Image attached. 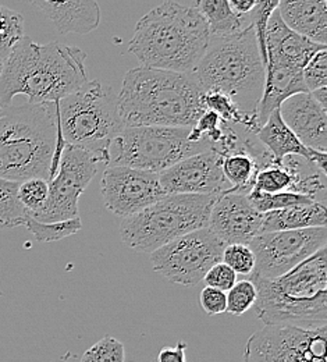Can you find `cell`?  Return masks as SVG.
Returning <instances> with one entry per match:
<instances>
[{
    "mask_svg": "<svg viewBox=\"0 0 327 362\" xmlns=\"http://www.w3.org/2000/svg\"><path fill=\"white\" fill-rule=\"evenodd\" d=\"M187 343L179 341L174 347H165L159 351L156 362H187L186 360Z\"/></svg>",
    "mask_w": 327,
    "mask_h": 362,
    "instance_id": "obj_37",
    "label": "cell"
},
{
    "mask_svg": "<svg viewBox=\"0 0 327 362\" xmlns=\"http://www.w3.org/2000/svg\"><path fill=\"white\" fill-rule=\"evenodd\" d=\"M52 20L63 35H88L100 24V8L94 0L71 1H32Z\"/></svg>",
    "mask_w": 327,
    "mask_h": 362,
    "instance_id": "obj_19",
    "label": "cell"
},
{
    "mask_svg": "<svg viewBox=\"0 0 327 362\" xmlns=\"http://www.w3.org/2000/svg\"><path fill=\"white\" fill-rule=\"evenodd\" d=\"M0 71H1V67H0Z\"/></svg>",
    "mask_w": 327,
    "mask_h": 362,
    "instance_id": "obj_40",
    "label": "cell"
},
{
    "mask_svg": "<svg viewBox=\"0 0 327 362\" xmlns=\"http://www.w3.org/2000/svg\"><path fill=\"white\" fill-rule=\"evenodd\" d=\"M304 84L308 92L327 88V50L318 52L302 70Z\"/></svg>",
    "mask_w": 327,
    "mask_h": 362,
    "instance_id": "obj_34",
    "label": "cell"
},
{
    "mask_svg": "<svg viewBox=\"0 0 327 362\" xmlns=\"http://www.w3.org/2000/svg\"><path fill=\"white\" fill-rule=\"evenodd\" d=\"M117 95L126 127H192L206 110L203 90L183 73L136 67Z\"/></svg>",
    "mask_w": 327,
    "mask_h": 362,
    "instance_id": "obj_2",
    "label": "cell"
},
{
    "mask_svg": "<svg viewBox=\"0 0 327 362\" xmlns=\"http://www.w3.org/2000/svg\"><path fill=\"white\" fill-rule=\"evenodd\" d=\"M203 93L227 96L248 117H256L266 67L261 59L254 25L225 37H209L206 52L191 74Z\"/></svg>",
    "mask_w": 327,
    "mask_h": 362,
    "instance_id": "obj_5",
    "label": "cell"
},
{
    "mask_svg": "<svg viewBox=\"0 0 327 362\" xmlns=\"http://www.w3.org/2000/svg\"><path fill=\"white\" fill-rule=\"evenodd\" d=\"M249 202L252 204V206L259 212V214H268L272 211H280L285 208H291L295 205H307V204H314L315 201L304 197V195H298V194H292V192H279V194H265L256 189H252L248 194Z\"/></svg>",
    "mask_w": 327,
    "mask_h": 362,
    "instance_id": "obj_27",
    "label": "cell"
},
{
    "mask_svg": "<svg viewBox=\"0 0 327 362\" xmlns=\"http://www.w3.org/2000/svg\"><path fill=\"white\" fill-rule=\"evenodd\" d=\"M278 11L287 28L315 44L326 46V0H284L279 1Z\"/></svg>",
    "mask_w": 327,
    "mask_h": 362,
    "instance_id": "obj_20",
    "label": "cell"
},
{
    "mask_svg": "<svg viewBox=\"0 0 327 362\" xmlns=\"http://www.w3.org/2000/svg\"><path fill=\"white\" fill-rule=\"evenodd\" d=\"M209 37L205 18L194 7L165 1L137 23L129 50L142 67L192 74Z\"/></svg>",
    "mask_w": 327,
    "mask_h": 362,
    "instance_id": "obj_3",
    "label": "cell"
},
{
    "mask_svg": "<svg viewBox=\"0 0 327 362\" xmlns=\"http://www.w3.org/2000/svg\"><path fill=\"white\" fill-rule=\"evenodd\" d=\"M47 195L49 182L47 180L31 179L23 181L18 185V201L28 212V215H34L45 206Z\"/></svg>",
    "mask_w": 327,
    "mask_h": 362,
    "instance_id": "obj_31",
    "label": "cell"
},
{
    "mask_svg": "<svg viewBox=\"0 0 327 362\" xmlns=\"http://www.w3.org/2000/svg\"><path fill=\"white\" fill-rule=\"evenodd\" d=\"M227 296V308L226 313L241 317L248 313L252 307H255L258 293L256 287L251 280H239L226 293Z\"/></svg>",
    "mask_w": 327,
    "mask_h": 362,
    "instance_id": "obj_29",
    "label": "cell"
},
{
    "mask_svg": "<svg viewBox=\"0 0 327 362\" xmlns=\"http://www.w3.org/2000/svg\"><path fill=\"white\" fill-rule=\"evenodd\" d=\"M100 191L106 208L121 219L138 214L166 195L157 173L127 166H106Z\"/></svg>",
    "mask_w": 327,
    "mask_h": 362,
    "instance_id": "obj_14",
    "label": "cell"
},
{
    "mask_svg": "<svg viewBox=\"0 0 327 362\" xmlns=\"http://www.w3.org/2000/svg\"><path fill=\"white\" fill-rule=\"evenodd\" d=\"M262 214H259L246 194L226 191L215 202L208 228L226 245H248L262 233Z\"/></svg>",
    "mask_w": 327,
    "mask_h": 362,
    "instance_id": "obj_16",
    "label": "cell"
},
{
    "mask_svg": "<svg viewBox=\"0 0 327 362\" xmlns=\"http://www.w3.org/2000/svg\"><path fill=\"white\" fill-rule=\"evenodd\" d=\"M20 182L0 179V228L24 226L28 212L18 201Z\"/></svg>",
    "mask_w": 327,
    "mask_h": 362,
    "instance_id": "obj_25",
    "label": "cell"
},
{
    "mask_svg": "<svg viewBox=\"0 0 327 362\" xmlns=\"http://www.w3.org/2000/svg\"><path fill=\"white\" fill-rule=\"evenodd\" d=\"M99 159L87 151L67 145L61 153L56 176L49 181L45 206L30 215L41 223L64 222L80 218L78 201L97 172Z\"/></svg>",
    "mask_w": 327,
    "mask_h": 362,
    "instance_id": "obj_13",
    "label": "cell"
},
{
    "mask_svg": "<svg viewBox=\"0 0 327 362\" xmlns=\"http://www.w3.org/2000/svg\"><path fill=\"white\" fill-rule=\"evenodd\" d=\"M311 93H312V96L316 99V102H318L322 107L327 109V88L314 90V92H311Z\"/></svg>",
    "mask_w": 327,
    "mask_h": 362,
    "instance_id": "obj_39",
    "label": "cell"
},
{
    "mask_svg": "<svg viewBox=\"0 0 327 362\" xmlns=\"http://www.w3.org/2000/svg\"><path fill=\"white\" fill-rule=\"evenodd\" d=\"M258 141L270 152L275 162L281 163L287 156H299L309 162L311 149L294 136L281 120L279 109L273 110L266 123L255 133Z\"/></svg>",
    "mask_w": 327,
    "mask_h": 362,
    "instance_id": "obj_22",
    "label": "cell"
},
{
    "mask_svg": "<svg viewBox=\"0 0 327 362\" xmlns=\"http://www.w3.org/2000/svg\"><path fill=\"white\" fill-rule=\"evenodd\" d=\"M278 7H279L278 0L258 1L255 8L248 16L249 23L254 25L259 54H261V59H262L265 67H266V63H268V57H266V28H268V23H269L272 14L275 13V10Z\"/></svg>",
    "mask_w": 327,
    "mask_h": 362,
    "instance_id": "obj_30",
    "label": "cell"
},
{
    "mask_svg": "<svg viewBox=\"0 0 327 362\" xmlns=\"http://www.w3.org/2000/svg\"><path fill=\"white\" fill-rule=\"evenodd\" d=\"M85 59L80 47L24 37L1 67L0 106H10L17 95H25L28 103L60 102L88 83Z\"/></svg>",
    "mask_w": 327,
    "mask_h": 362,
    "instance_id": "obj_1",
    "label": "cell"
},
{
    "mask_svg": "<svg viewBox=\"0 0 327 362\" xmlns=\"http://www.w3.org/2000/svg\"><path fill=\"white\" fill-rule=\"evenodd\" d=\"M327 109L322 107L311 92L297 93L279 107L281 120L308 149L326 152Z\"/></svg>",
    "mask_w": 327,
    "mask_h": 362,
    "instance_id": "obj_17",
    "label": "cell"
},
{
    "mask_svg": "<svg viewBox=\"0 0 327 362\" xmlns=\"http://www.w3.org/2000/svg\"><path fill=\"white\" fill-rule=\"evenodd\" d=\"M213 149L195 142L191 127H126L109 148L106 166H127L162 173L189 156Z\"/></svg>",
    "mask_w": 327,
    "mask_h": 362,
    "instance_id": "obj_9",
    "label": "cell"
},
{
    "mask_svg": "<svg viewBox=\"0 0 327 362\" xmlns=\"http://www.w3.org/2000/svg\"><path fill=\"white\" fill-rule=\"evenodd\" d=\"M24 37L23 16L0 4V67H3L13 47Z\"/></svg>",
    "mask_w": 327,
    "mask_h": 362,
    "instance_id": "obj_26",
    "label": "cell"
},
{
    "mask_svg": "<svg viewBox=\"0 0 327 362\" xmlns=\"http://www.w3.org/2000/svg\"><path fill=\"white\" fill-rule=\"evenodd\" d=\"M249 280L258 293L256 317L265 325H326V248L280 277L249 276Z\"/></svg>",
    "mask_w": 327,
    "mask_h": 362,
    "instance_id": "obj_6",
    "label": "cell"
},
{
    "mask_svg": "<svg viewBox=\"0 0 327 362\" xmlns=\"http://www.w3.org/2000/svg\"><path fill=\"white\" fill-rule=\"evenodd\" d=\"M230 8L237 16H248L256 6V0H227Z\"/></svg>",
    "mask_w": 327,
    "mask_h": 362,
    "instance_id": "obj_38",
    "label": "cell"
},
{
    "mask_svg": "<svg viewBox=\"0 0 327 362\" xmlns=\"http://www.w3.org/2000/svg\"><path fill=\"white\" fill-rule=\"evenodd\" d=\"M222 262L237 274L251 276L255 269V255L251 248L244 244L226 245L222 254Z\"/></svg>",
    "mask_w": 327,
    "mask_h": 362,
    "instance_id": "obj_33",
    "label": "cell"
},
{
    "mask_svg": "<svg viewBox=\"0 0 327 362\" xmlns=\"http://www.w3.org/2000/svg\"><path fill=\"white\" fill-rule=\"evenodd\" d=\"M57 107L64 142L107 165L112 142L126 129L114 90L96 80L88 81L57 102Z\"/></svg>",
    "mask_w": 327,
    "mask_h": 362,
    "instance_id": "obj_7",
    "label": "cell"
},
{
    "mask_svg": "<svg viewBox=\"0 0 327 362\" xmlns=\"http://www.w3.org/2000/svg\"><path fill=\"white\" fill-rule=\"evenodd\" d=\"M167 195H220L230 189L222 172V155L206 151L176 163L159 173Z\"/></svg>",
    "mask_w": 327,
    "mask_h": 362,
    "instance_id": "obj_15",
    "label": "cell"
},
{
    "mask_svg": "<svg viewBox=\"0 0 327 362\" xmlns=\"http://www.w3.org/2000/svg\"><path fill=\"white\" fill-rule=\"evenodd\" d=\"M325 49L326 46L315 44L287 28L278 8L275 10L266 28L268 63H278L297 70H304L308 62L318 52Z\"/></svg>",
    "mask_w": 327,
    "mask_h": 362,
    "instance_id": "obj_18",
    "label": "cell"
},
{
    "mask_svg": "<svg viewBox=\"0 0 327 362\" xmlns=\"http://www.w3.org/2000/svg\"><path fill=\"white\" fill-rule=\"evenodd\" d=\"M223 244L208 227L191 231L149 254L152 269L166 280L192 287L222 262Z\"/></svg>",
    "mask_w": 327,
    "mask_h": 362,
    "instance_id": "obj_10",
    "label": "cell"
},
{
    "mask_svg": "<svg viewBox=\"0 0 327 362\" xmlns=\"http://www.w3.org/2000/svg\"><path fill=\"white\" fill-rule=\"evenodd\" d=\"M327 326L265 325L246 341L244 362H327Z\"/></svg>",
    "mask_w": 327,
    "mask_h": 362,
    "instance_id": "obj_11",
    "label": "cell"
},
{
    "mask_svg": "<svg viewBox=\"0 0 327 362\" xmlns=\"http://www.w3.org/2000/svg\"><path fill=\"white\" fill-rule=\"evenodd\" d=\"M304 92L308 90L304 84L302 70L278 63H268L263 95L256 110L258 127L261 129L266 123L272 112L279 109L285 99Z\"/></svg>",
    "mask_w": 327,
    "mask_h": 362,
    "instance_id": "obj_21",
    "label": "cell"
},
{
    "mask_svg": "<svg viewBox=\"0 0 327 362\" xmlns=\"http://www.w3.org/2000/svg\"><path fill=\"white\" fill-rule=\"evenodd\" d=\"M201 307L203 313L209 317H216L220 314L226 313L227 308V296L225 291L212 288V287H205L201 291Z\"/></svg>",
    "mask_w": 327,
    "mask_h": 362,
    "instance_id": "obj_36",
    "label": "cell"
},
{
    "mask_svg": "<svg viewBox=\"0 0 327 362\" xmlns=\"http://www.w3.org/2000/svg\"><path fill=\"white\" fill-rule=\"evenodd\" d=\"M326 227L258 234L248 247L255 255L251 276L276 279L326 248Z\"/></svg>",
    "mask_w": 327,
    "mask_h": 362,
    "instance_id": "obj_12",
    "label": "cell"
},
{
    "mask_svg": "<svg viewBox=\"0 0 327 362\" xmlns=\"http://www.w3.org/2000/svg\"><path fill=\"white\" fill-rule=\"evenodd\" d=\"M60 133L57 103L0 106V179L49 182Z\"/></svg>",
    "mask_w": 327,
    "mask_h": 362,
    "instance_id": "obj_4",
    "label": "cell"
},
{
    "mask_svg": "<svg viewBox=\"0 0 327 362\" xmlns=\"http://www.w3.org/2000/svg\"><path fill=\"white\" fill-rule=\"evenodd\" d=\"M192 7L205 18L210 37L233 35L251 24L249 14L237 16L227 0H198Z\"/></svg>",
    "mask_w": 327,
    "mask_h": 362,
    "instance_id": "obj_24",
    "label": "cell"
},
{
    "mask_svg": "<svg viewBox=\"0 0 327 362\" xmlns=\"http://www.w3.org/2000/svg\"><path fill=\"white\" fill-rule=\"evenodd\" d=\"M219 195H165L138 214L121 219L120 237L126 247L152 254L191 231L208 227Z\"/></svg>",
    "mask_w": 327,
    "mask_h": 362,
    "instance_id": "obj_8",
    "label": "cell"
},
{
    "mask_svg": "<svg viewBox=\"0 0 327 362\" xmlns=\"http://www.w3.org/2000/svg\"><path fill=\"white\" fill-rule=\"evenodd\" d=\"M24 226L27 227V230L38 241L53 243L78 233L83 228V223H81V218H76L64 222H54V223H41L28 215Z\"/></svg>",
    "mask_w": 327,
    "mask_h": 362,
    "instance_id": "obj_28",
    "label": "cell"
},
{
    "mask_svg": "<svg viewBox=\"0 0 327 362\" xmlns=\"http://www.w3.org/2000/svg\"><path fill=\"white\" fill-rule=\"evenodd\" d=\"M124 344L113 336H105L84 354L81 362H124Z\"/></svg>",
    "mask_w": 327,
    "mask_h": 362,
    "instance_id": "obj_32",
    "label": "cell"
},
{
    "mask_svg": "<svg viewBox=\"0 0 327 362\" xmlns=\"http://www.w3.org/2000/svg\"><path fill=\"white\" fill-rule=\"evenodd\" d=\"M203 281L206 287L218 288L227 293L237 283V273L223 262H219L208 271L203 277Z\"/></svg>",
    "mask_w": 327,
    "mask_h": 362,
    "instance_id": "obj_35",
    "label": "cell"
},
{
    "mask_svg": "<svg viewBox=\"0 0 327 362\" xmlns=\"http://www.w3.org/2000/svg\"><path fill=\"white\" fill-rule=\"evenodd\" d=\"M326 205L314 202L263 214L262 233L326 227Z\"/></svg>",
    "mask_w": 327,
    "mask_h": 362,
    "instance_id": "obj_23",
    "label": "cell"
}]
</instances>
